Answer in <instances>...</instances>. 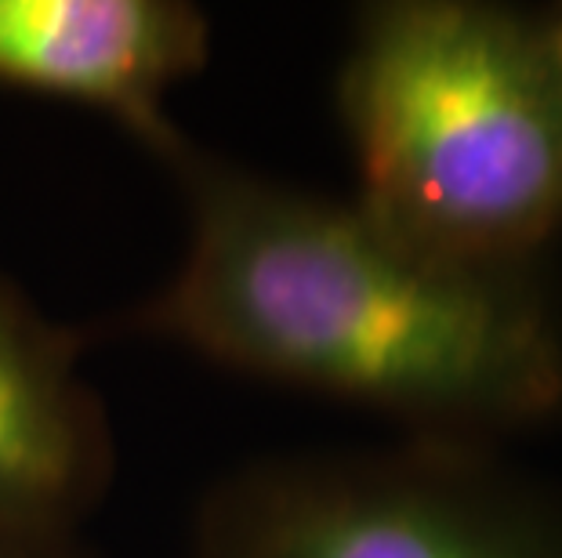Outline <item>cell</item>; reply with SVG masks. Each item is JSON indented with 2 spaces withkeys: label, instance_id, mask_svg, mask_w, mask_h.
I'll return each instance as SVG.
<instances>
[{
  "label": "cell",
  "instance_id": "6da1fadb",
  "mask_svg": "<svg viewBox=\"0 0 562 558\" xmlns=\"http://www.w3.org/2000/svg\"><path fill=\"white\" fill-rule=\"evenodd\" d=\"M189 251L138 327L442 443L562 413V316L530 269H464L360 207L182 149Z\"/></svg>",
  "mask_w": 562,
  "mask_h": 558
},
{
  "label": "cell",
  "instance_id": "7a4b0ae2",
  "mask_svg": "<svg viewBox=\"0 0 562 558\" xmlns=\"http://www.w3.org/2000/svg\"><path fill=\"white\" fill-rule=\"evenodd\" d=\"M363 215L464 269H533L562 232V41L552 11L381 0L338 73Z\"/></svg>",
  "mask_w": 562,
  "mask_h": 558
},
{
  "label": "cell",
  "instance_id": "3957f363",
  "mask_svg": "<svg viewBox=\"0 0 562 558\" xmlns=\"http://www.w3.org/2000/svg\"><path fill=\"white\" fill-rule=\"evenodd\" d=\"M472 443L291 460L214 512L207 558H562V508Z\"/></svg>",
  "mask_w": 562,
  "mask_h": 558
},
{
  "label": "cell",
  "instance_id": "277c9868",
  "mask_svg": "<svg viewBox=\"0 0 562 558\" xmlns=\"http://www.w3.org/2000/svg\"><path fill=\"white\" fill-rule=\"evenodd\" d=\"M207 19L182 0H0V84L116 116L171 163V88L207 62Z\"/></svg>",
  "mask_w": 562,
  "mask_h": 558
},
{
  "label": "cell",
  "instance_id": "5b68a950",
  "mask_svg": "<svg viewBox=\"0 0 562 558\" xmlns=\"http://www.w3.org/2000/svg\"><path fill=\"white\" fill-rule=\"evenodd\" d=\"M110 475V435L52 327L0 291V526L66 533Z\"/></svg>",
  "mask_w": 562,
  "mask_h": 558
},
{
  "label": "cell",
  "instance_id": "8992f818",
  "mask_svg": "<svg viewBox=\"0 0 562 558\" xmlns=\"http://www.w3.org/2000/svg\"><path fill=\"white\" fill-rule=\"evenodd\" d=\"M66 533H30L0 526V558H66Z\"/></svg>",
  "mask_w": 562,
  "mask_h": 558
},
{
  "label": "cell",
  "instance_id": "52a82bcc",
  "mask_svg": "<svg viewBox=\"0 0 562 558\" xmlns=\"http://www.w3.org/2000/svg\"><path fill=\"white\" fill-rule=\"evenodd\" d=\"M552 15H555V26H559V41H562V8H552Z\"/></svg>",
  "mask_w": 562,
  "mask_h": 558
}]
</instances>
